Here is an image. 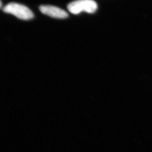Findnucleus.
<instances>
[{"label":"nucleus","mask_w":152,"mask_h":152,"mask_svg":"<svg viewBox=\"0 0 152 152\" xmlns=\"http://www.w3.org/2000/svg\"><path fill=\"white\" fill-rule=\"evenodd\" d=\"M6 13H10L22 20H29L34 17V14L27 7L15 3H9L3 9Z\"/></svg>","instance_id":"nucleus-2"},{"label":"nucleus","mask_w":152,"mask_h":152,"mask_svg":"<svg viewBox=\"0 0 152 152\" xmlns=\"http://www.w3.org/2000/svg\"><path fill=\"white\" fill-rule=\"evenodd\" d=\"M1 6H2V3H1Z\"/></svg>","instance_id":"nucleus-4"},{"label":"nucleus","mask_w":152,"mask_h":152,"mask_svg":"<svg viewBox=\"0 0 152 152\" xmlns=\"http://www.w3.org/2000/svg\"><path fill=\"white\" fill-rule=\"evenodd\" d=\"M67 7L69 12L74 15L82 12L92 13L96 11L98 4L94 0H76L69 3Z\"/></svg>","instance_id":"nucleus-1"},{"label":"nucleus","mask_w":152,"mask_h":152,"mask_svg":"<svg viewBox=\"0 0 152 152\" xmlns=\"http://www.w3.org/2000/svg\"><path fill=\"white\" fill-rule=\"evenodd\" d=\"M39 10L43 14L56 18H65L68 16L66 11L55 6L42 5L39 7Z\"/></svg>","instance_id":"nucleus-3"}]
</instances>
